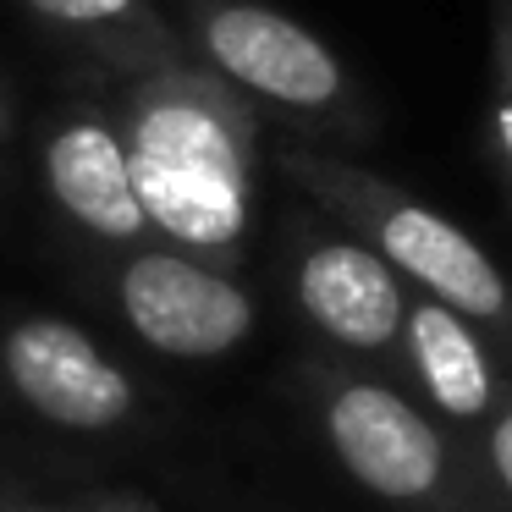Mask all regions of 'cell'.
<instances>
[{"label":"cell","instance_id":"3","mask_svg":"<svg viewBox=\"0 0 512 512\" xmlns=\"http://www.w3.org/2000/svg\"><path fill=\"white\" fill-rule=\"evenodd\" d=\"M199 39L221 78L259 94L270 105H287L298 116H347L353 83L342 61L325 50L303 23L270 12L259 0H215L199 12Z\"/></svg>","mask_w":512,"mask_h":512},{"label":"cell","instance_id":"2","mask_svg":"<svg viewBox=\"0 0 512 512\" xmlns=\"http://www.w3.org/2000/svg\"><path fill=\"white\" fill-rule=\"evenodd\" d=\"M287 171L314 193V199H325L336 215H347V221L375 243V254L386 259L391 270H402L408 281H419L435 303H446V309L463 314V320H479V325H490V331L512 336V287L463 226H452L446 215L424 210L408 193L386 188V182L369 177V171L309 155V149H287Z\"/></svg>","mask_w":512,"mask_h":512},{"label":"cell","instance_id":"8","mask_svg":"<svg viewBox=\"0 0 512 512\" xmlns=\"http://www.w3.org/2000/svg\"><path fill=\"white\" fill-rule=\"evenodd\" d=\"M45 182L61 210L105 243H133L149 232L133 166H127V144L100 116H78L45 144Z\"/></svg>","mask_w":512,"mask_h":512},{"label":"cell","instance_id":"9","mask_svg":"<svg viewBox=\"0 0 512 512\" xmlns=\"http://www.w3.org/2000/svg\"><path fill=\"white\" fill-rule=\"evenodd\" d=\"M402 347H408V364L419 375V386L430 391V402L446 419H485L490 402H496V369L490 353L474 331H468L463 314H452L446 303L419 298L402 320Z\"/></svg>","mask_w":512,"mask_h":512},{"label":"cell","instance_id":"11","mask_svg":"<svg viewBox=\"0 0 512 512\" xmlns=\"http://www.w3.org/2000/svg\"><path fill=\"white\" fill-rule=\"evenodd\" d=\"M490 144L512 182V0H490Z\"/></svg>","mask_w":512,"mask_h":512},{"label":"cell","instance_id":"13","mask_svg":"<svg viewBox=\"0 0 512 512\" xmlns=\"http://www.w3.org/2000/svg\"><path fill=\"white\" fill-rule=\"evenodd\" d=\"M28 512H67V507H28Z\"/></svg>","mask_w":512,"mask_h":512},{"label":"cell","instance_id":"6","mask_svg":"<svg viewBox=\"0 0 512 512\" xmlns=\"http://www.w3.org/2000/svg\"><path fill=\"white\" fill-rule=\"evenodd\" d=\"M17 397L67 430H111L133 413V380L67 320H23L0 347Z\"/></svg>","mask_w":512,"mask_h":512},{"label":"cell","instance_id":"1","mask_svg":"<svg viewBox=\"0 0 512 512\" xmlns=\"http://www.w3.org/2000/svg\"><path fill=\"white\" fill-rule=\"evenodd\" d=\"M127 166L149 226L210 259H232L254 210V116L204 72L166 67L127 100Z\"/></svg>","mask_w":512,"mask_h":512},{"label":"cell","instance_id":"12","mask_svg":"<svg viewBox=\"0 0 512 512\" xmlns=\"http://www.w3.org/2000/svg\"><path fill=\"white\" fill-rule=\"evenodd\" d=\"M490 468H496V479L507 485L512 496V408L496 419V430H490Z\"/></svg>","mask_w":512,"mask_h":512},{"label":"cell","instance_id":"10","mask_svg":"<svg viewBox=\"0 0 512 512\" xmlns=\"http://www.w3.org/2000/svg\"><path fill=\"white\" fill-rule=\"evenodd\" d=\"M39 17H50V23L61 28H78V34H105V28H116V34L127 39H144L149 50L166 45V34L155 28V17H149L144 0H28Z\"/></svg>","mask_w":512,"mask_h":512},{"label":"cell","instance_id":"5","mask_svg":"<svg viewBox=\"0 0 512 512\" xmlns=\"http://www.w3.org/2000/svg\"><path fill=\"white\" fill-rule=\"evenodd\" d=\"M325 435H331L342 468L364 490L386 501H430L446 485V446L435 424L391 386L347 380L325 402Z\"/></svg>","mask_w":512,"mask_h":512},{"label":"cell","instance_id":"7","mask_svg":"<svg viewBox=\"0 0 512 512\" xmlns=\"http://www.w3.org/2000/svg\"><path fill=\"white\" fill-rule=\"evenodd\" d=\"M298 303L331 342L358 347V353L402 342V320H408L397 270L375 248L342 243V237L314 243L298 259Z\"/></svg>","mask_w":512,"mask_h":512},{"label":"cell","instance_id":"4","mask_svg":"<svg viewBox=\"0 0 512 512\" xmlns=\"http://www.w3.org/2000/svg\"><path fill=\"white\" fill-rule=\"evenodd\" d=\"M122 314L171 358H221L254 331L248 292L188 254H138L122 270Z\"/></svg>","mask_w":512,"mask_h":512},{"label":"cell","instance_id":"14","mask_svg":"<svg viewBox=\"0 0 512 512\" xmlns=\"http://www.w3.org/2000/svg\"><path fill=\"white\" fill-rule=\"evenodd\" d=\"M0 122H6V105H0Z\"/></svg>","mask_w":512,"mask_h":512}]
</instances>
